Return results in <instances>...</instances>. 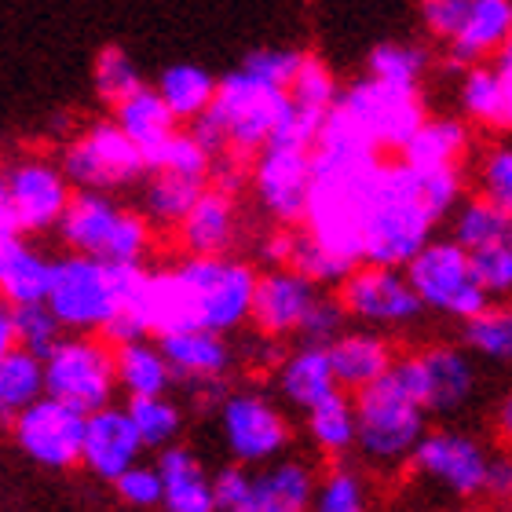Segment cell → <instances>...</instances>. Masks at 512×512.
Returning a JSON list of instances; mask_svg holds the SVG:
<instances>
[{"label":"cell","instance_id":"6da1fadb","mask_svg":"<svg viewBox=\"0 0 512 512\" xmlns=\"http://www.w3.org/2000/svg\"><path fill=\"white\" fill-rule=\"evenodd\" d=\"M439 216L428 205L425 172L414 161H384L377 172L370 209L363 224V260L366 264L406 267L432 242Z\"/></svg>","mask_w":512,"mask_h":512},{"label":"cell","instance_id":"7a4b0ae2","mask_svg":"<svg viewBox=\"0 0 512 512\" xmlns=\"http://www.w3.org/2000/svg\"><path fill=\"white\" fill-rule=\"evenodd\" d=\"M355 414H359L355 447L381 469H395L410 461L417 443L425 439V403L395 377V370L355 392Z\"/></svg>","mask_w":512,"mask_h":512},{"label":"cell","instance_id":"3957f363","mask_svg":"<svg viewBox=\"0 0 512 512\" xmlns=\"http://www.w3.org/2000/svg\"><path fill=\"white\" fill-rule=\"evenodd\" d=\"M59 238L70 246V253L139 264L150 253L154 224L143 216V209H125L107 191H77L59 224Z\"/></svg>","mask_w":512,"mask_h":512},{"label":"cell","instance_id":"277c9868","mask_svg":"<svg viewBox=\"0 0 512 512\" xmlns=\"http://www.w3.org/2000/svg\"><path fill=\"white\" fill-rule=\"evenodd\" d=\"M74 183L63 165L44 158H19L4 169L0 183V238L41 235L63 224L74 202Z\"/></svg>","mask_w":512,"mask_h":512},{"label":"cell","instance_id":"5b68a950","mask_svg":"<svg viewBox=\"0 0 512 512\" xmlns=\"http://www.w3.org/2000/svg\"><path fill=\"white\" fill-rule=\"evenodd\" d=\"M289 88L271 85L264 77L249 74L246 66L227 74L216 88L209 114L220 121L227 136V150L238 154H260L278 136V128L289 118Z\"/></svg>","mask_w":512,"mask_h":512},{"label":"cell","instance_id":"8992f818","mask_svg":"<svg viewBox=\"0 0 512 512\" xmlns=\"http://www.w3.org/2000/svg\"><path fill=\"white\" fill-rule=\"evenodd\" d=\"M191 286L194 300V326H209V330L231 333L246 319H253L256 300V275L253 267L231 256H198L187 253L176 264Z\"/></svg>","mask_w":512,"mask_h":512},{"label":"cell","instance_id":"52a82bcc","mask_svg":"<svg viewBox=\"0 0 512 512\" xmlns=\"http://www.w3.org/2000/svg\"><path fill=\"white\" fill-rule=\"evenodd\" d=\"M406 275L421 293L428 311L450 315V319H472L487 308V289L476 278L472 249H465L458 238H432L421 253L406 264Z\"/></svg>","mask_w":512,"mask_h":512},{"label":"cell","instance_id":"ba28073f","mask_svg":"<svg viewBox=\"0 0 512 512\" xmlns=\"http://www.w3.org/2000/svg\"><path fill=\"white\" fill-rule=\"evenodd\" d=\"M63 172L70 176L77 191H121L128 183H136L143 172H150L147 154L136 139L128 136L118 121H96L81 136L66 143Z\"/></svg>","mask_w":512,"mask_h":512},{"label":"cell","instance_id":"9c48e42d","mask_svg":"<svg viewBox=\"0 0 512 512\" xmlns=\"http://www.w3.org/2000/svg\"><path fill=\"white\" fill-rule=\"evenodd\" d=\"M107 341V337H103ZM103 341H92L85 333L63 337L52 352L44 355L48 395H59L77 410H103L118 392V352H110Z\"/></svg>","mask_w":512,"mask_h":512},{"label":"cell","instance_id":"30bf717a","mask_svg":"<svg viewBox=\"0 0 512 512\" xmlns=\"http://www.w3.org/2000/svg\"><path fill=\"white\" fill-rule=\"evenodd\" d=\"M85 428L88 414L66 403L59 395L44 392L37 403L11 417V439L15 447L41 469L63 472L81 461L85 454Z\"/></svg>","mask_w":512,"mask_h":512},{"label":"cell","instance_id":"8fae6325","mask_svg":"<svg viewBox=\"0 0 512 512\" xmlns=\"http://www.w3.org/2000/svg\"><path fill=\"white\" fill-rule=\"evenodd\" d=\"M311 169H315V147L275 139L267 143L253 161V191L267 216H275L282 227H297L308 216Z\"/></svg>","mask_w":512,"mask_h":512},{"label":"cell","instance_id":"7c38bea8","mask_svg":"<svg viewBox=\"0 0 512 512\" xmlns=\"http://www.w3.org/2000/svg\"><path fill=\"white\" fill-rule=\"evenodd\" d=\"M341 304L348 319L370 322V326H410L421 319L425 300L414 289L406 267L392 264H359L341 282Z\"/></svg>","mask_w":512,"mask_h":512},{"label":"cell","instance_id":"4fadbf2b","mask_svg":"<svg viewBox=\"0 0 512 512\" xmlns=\"http://www.w3.org/2000/svg\"><path fill=\"white\" fill-rule=\"evenodd\" d=\"M341 103L352 110L359 125L374 136L381 150H403L414 132L425 125V103L414 85H392L381 77H363L341 96Z\"/></svg>","mask_w":512,"mask_h":512},{"label":"cell","instance_id":"5bb4252c","mask_svg":"<svg viewBox=\"0 0 512 512\" xmlns=\"http://www.w3.org/2000/svg\"><path fill=\"white\" fill-rule=\"evenodd\" d=\"M410 469L454 498H476V494H487L491 454L487 447H480V439L465 432H425L410 458Z\"/></svg>","mask_w":512,"mask_h":512},{"label":"cell","instance_id":"9a60e30c","mask_svg":"<svg viewBox=\"0 0 512 512\" xmlns=\"http://www.w3.org/2000/svg\"><path fill=\"white\" fill-rule=\"evenodd\" d=\"M220 432L231 458L242 465H271L289 447V425L282 410L256 392L227 395L220 406Z\"/></svg>","mask_w":512,"mask_h":512},{"label":"cell","instance_id":"2e32d148","mask_svg":"<svg viewBox=\"0 0 512 512\" xmlns=\"http://www.w3.org/2000/svg\"><path fill=\"white\" fill-rule=\"evenodd\" d=\"M392 370L425 403L428 414H450V410H458L472 395V384H476L469 355L450 348V344H436V348L414 352L406 355V359H395Z\"/></svg>","mask_w":512,"mask_h":512},{"label":"cell","instance_id":"e0dca14e","mask_svg":"<svg viewBox=\"0 0 512 512\" xmlns=\"http://www.w3.org/2000/svg\"><path fill=\"white\" fill-rule=\"evenodd\" d=\"M319 282H311L308 275H300L293 267H271L267 275L256 282V300H253V326L264 337H289L300 333L308 311L319 300Z\"/></svg>","mask_w":512,"mask_h":512},{"label":"cell","instance_id":"ac0fdd59","mask_svg":"<svg viewBox=\"0 0 512 512\" xmlns=\"http://www.w3.org/2000/svg\"><path fill=\"white\" fill-rule=\"evenodd\" d=\"M143 439H139L136 425H132V414L128 406H103V410H92L88 414L85 428V454H81V465H85L96 480L114 483L121 472H128L143 454Z\"/></svg>","mask_w":512,"mask_h":512},{"label":"cell","instance_id":"d6986e66","mask_svg":"<svg viewBox=\"0 0 512 512\" xmlns=\"http://www.w3.org/2000/svg\"><path fill=\"white\" fill-rule=\"evenodd\" d=\"M158 344L161 352H165V359H169L172 374L180 377V381L213 384L231 366L227 333L209 330V326H187V330L158 333Z\"/></svg>","mask_w":512,"mask_h":512},{"label":"cell","instance_id":"ffe728a7","mask_svg":"<svg viewBox=\"0 0 512 512\" xmlns=\"http://www.w3.org/2000/svg\"><path fill=\"white\" fill-rule=\"evenodd\" d=\"M512 41V0H469L461 30L447 41L450 63L476 66Z\"/></svg>","mask_w":512,"mask_h":512},{"label":"cell","instance_id":"44dd1931","mask_svg":"<svg viewBox=\"0 0 512 512\" xmlns=\"http://www.w3.org/2000/svg\"><path fill=\"white\" fill-rule=\"evenodd\" d=\"M337 388H341V381H337V370H333L330 344L304 341L278 366V392L286 395V403L297 406V410H311Z\"/></svg>","mask_w":512,"mask_h":512},{"label":"cell","instance_id":"7402d4cb","mask_svg":"<svg viewBox=\"0 0 512 512\" xmlns=\"http://www.w3.org/2000/svg\"><path fill=\"white\" fill-rule=\"evenodd\" d=\"M235 235H238L235 202H231V191H224V187L202 191V198L194 202V209L180 224L183 249L198 256H224L227 249L235 246Z\"/></svg>","mask_w":512,"mask_h":512},{"label":"cell","instance_id":"603a6c76","mask_svg":"<svg viewBox=\"0 0 512 512\" xmlns=\"http://www.w3.org/2000/svg\"><path fill=\"white\" fill-rule=\"evenodd\" d=\"M158 472L165 480V509L169 512H216L213 480L187 447H172V443L161 447Z\"/></svg>","mask_w":512,"mask_h":512},{"label":"cell","instance_id":"cb8c5ba5","mask_svg":"<svg viewBox=\"0 0 512 512\" xmlns=\"http://www.w3.org/2000/svg\"><path fill=\"white\" fill-rule=\"evenodd\" d=\"M315 472L304 461H271L253 472V512H304L315 505Z\"/></svg>","mask_w":512,"mask_h":512},{"label":"cell","instance_id":"d4e9b609","mask_svg":"<svg viewBox=\"0 0 512 512\" xmlns=\"http://www.w3.org/2000/svg\"><path fill=\"white\" fill-rule=\"evenodd\" d=\"M55 260L41 256L19 238H0V293L8 304H37L48 300Z\"/></svg>","mask_w":512,"mask_h":512},{"label":"cell","instance_id":"484cf974","mask_svg":"<svg viewBox=\"0 0 512 512\" xmlns=\"http://www.w3.org/2000/svg\"><path fill=\"white\" fill-rule=\"evenodd\" d=\"M330 359H333V370H337L341 388H352V392L381 381L395 366L392 348H388V341L377 337V333H341V337L330 344Z\"/></svg>","mask_w":512,"mask_h":512},{"label":"cell","instance_id":"4316f807","mask_svg":"<svg viewBox=\"0 0 512 512\" xmlns=\"http://www.w3.org/2000/svg\"><path fill=\"white\" fill-rule=\"evenodd\" d=\"M114 121L136 139L147 158L176 132V125H180V118H176L172 107L165 103V96H161L158 88H147V85L139 88V92H132L128 99H121L118 107H114Z\"/></svg>","mask_w":512,"mask_h":512},{"label":"cell","instance_id":"83f0119b","mask_svg":"<svg viewBox=\"0 0 512 512\" xmlns=\"http://www.w3.org/2000/svg\"><path fill=\"white\" fill-rule=\"evenodd\" d=\"M202 180L180 176V172H154L143 187V216L158 231H180L194 202L202 198Z\"/></svg>","mask_w":512,"mask_h":512},{"label":"cell","instance_id":"f1b7e54d","mask_svg":"<svg viewBox=\"0 0 512 512\" xmlns=\"http://www.w3.org/2000/svg\"><path fill=\"white\" fill-rule=\"evenodd\" d=\"M465 154H469V128L454 118H425V125L403 147V158L421 169H461Z\"/></svg>","mask_w":512,"mask_h":512},{"label":"cell","instance_id":"f546056e","mask_svg":"<svg viewBox=\"0 0 512 512\" xmlns=\"http://www.w3.org/2000/svg\"><path fill=\"white\" fill-rule=\"evenodd\" d=\"M48 392V374H44V359L30 348H4L0 352V410L15 417L30 403H37Z\"/></svg>","mask_w":512,"mask_h":512},{"label":"cell","instance_id":"4dcf8cb0","mask_svg":"<svg viewBox=\"0 0 512 512\" xmlns=\"http://www.w3.org/2000/svg\"><path fill=\"white\" fill-rule=\"evenodd\" d=\"M172 366L161 344L139 341L118 344V384L128 395H165L172 384Z\"/></svg>","mask_w":512,"mask_h":512},{"label":"cell","instance_id":"1f68e13d","mask_svg":"<svg viewBox=\"0 0 512 512\" xmlns=\"http://www.w3.org/2000/svg\"><path fill=\"white\" fill-rule=\"evenodd\" d=\"M216 88H220V81H213L209 70L194 63H176L169 70H161L158 77V92L165 96V103L180 121H194L198 114L213 107Z\"/></svg>","mask_w":512,"mask_h":512},{"label":"cell","instance_id":"d6a6232c","mask_svg":"<svg viewBox=\"0 0 512 512\" xmlns=\"http://www.w3.org/2000/svg\"><path fill=\"white\" fill-rule=\"evenodd\" d=\"M308 432L311 443L326 454H344L348 447L359 443V414H355V399L337 388L333 395H326L322 403H315L308 410Z\"/></svg>","mask_w":512,"mask_h":512},{"label":"cell","instance_id":"836d02e7","mask_svg":"<svg viewBox=\"0 0 512 512\" xmlns=\"http://www.w3.org/2000/svg\"><path fill=\"white\" fill-rule=\"evenodd\" d=\"M512 235V213H505L502 205L491 202L487 194L472 198V202L454 209V231L450 238H458L465 249H483L494 242H505Z\"/></svg>","mask_w":512,"mask_h":512},{"label":"cell","instance_id":"e575fe53","mask_svg":"<svg viewBox=\"0 0 512 512\" xmlns=\"http://www.w3.org/2000/svg\"><path fill=\"white\" fill-rule=\"evenodd\" d=\"M289 99H293L297 114L322 125L326 114L341 103V88H337V77H333L330 66L322 63V59H315V55H304V63H300L297 77L289 85Z\"/></svg>","mask_w":512,"mask_h":512},{"label":"cell","instance_id":"d590c367","mask_svg":"<svg viewBox=\"0 0 512 512\" xmlns=\"http://www.w3.org/2000/svg\"><path fill=\"white\" fill-rule=\"evenodd\" d=\"M461 337L472 355L512 363V304H487L480 315L465 319Z\"/></svg>","mask_w":512,"mask_h":512},{"label":"cell","instance_id":"8d00e7d4","mask_svg":"<svg viewBox=\"0 0 512 512\" xmlns=\"http://www.w3.org/2000/svg\"><path fill=\"white\" fill-rule=\"evenodd\" d=\"M213 161H216L213 150L205 147L202 139L187 128V132H172V136L150 154L147 165H150V172H180V176L205 180V176L213 172Z\"/></svg>","mask_w":512,"mask_h":512},{"label":"cell","instance_id":"74e56055","mask_svg":"<svg viewBox=\"0 0 512 512\" xmlns=\"http://www.w3.org/2000/svg\"><path fill=\"white\" fill-rule=\"evenodd\" d=\"M289 267H293V271H300V275H308L311 282H319V286L344 282V278L355 271V264H348V260L333 253L326 242H319L308 227L293 231V253H289Z\"/></svg>","mask_w":512,"mask_h":512},{"label":"cell","instance_id":"f35d334b","mask_svg":"<svg viewBox=\"0 0 512 512\" xmlns=\"http://www.w3.org/2000/svg\"><path fill=\"white\" fill-rule=\"evenodd\" d=\"M128 414L136 425L143 447H169L180 436V410L165 395H128Z\"/></svg>","mask_w":512,"mask_h":512},{"label":"cell","instance_id":"ab89813d","mask_svg":"<svg viewBox=\"0 0 512 512\" xmlns=\"http://www.w3.org/2000/svg\"><path fill=\"white\" fill-rule=\"evenodd\" d=\"M461 110L469 114L476 125L498 128V110H502V85H498V70L494 66H469L458 88Z\"/></svg>","mask_w":512,"mask_h":512},{"label":"cell","instance_id":"60d3db41","mask_svg":"<svg viewBox=\"0 0 512 512\" xmlns=\"http://www.w3.org/2000/svg\"><path fill=\"white\" fill-rule=\"evenodd\" d=\"M366 66H370V74L381 77V81H392V85H414L425 77L428 70V52L425 48H417V44H377L374 52H370V59H366Z\"/></svg>","mask_w":512,"mask_h":512},{"label":"cell","instance_id":"b9f144b4","mask_svg":"<svg viewBox=\"0 0 512 512\" xmlns=\"http://www.w3.org/2000/svg\"><path fill=\"white\" fill-rule=\"evenodd\" d=\"M11 319H15V330H19V344L30 348L44 359L55 344L63 341V322L48 308V300H37V304H11Z\"/></svg>","mask_w":512,"mask_h":512},{"label":"cell","instance_id":"7bdbcfd3","mask_svg":"<svg viewBox=\"0 0 512 512\" xmlns=\"http://www.w3.org/2000/svg\"><path fill=\"white\" fill-rule=\"evenodd\" d=\"M92 85H96L99 99H107L110 107H118L121 99H128L132 92L143 88L136 63L128 59V52L121 48H103L96 55V70H92Z\"/></svg>","mask_w":512,"mask_h":512},{"label":"cell","instance_id":"ee69618b","mask_svg":"<svg viewBox=\"0 0 512 512\" xmlns=\"http://www.w3.org/2000/svg\"><path fill=\"white\" fill-rule=\"evenodd\" d=\"M366 505H370V491L359 472L337 465L319 480V491H315L319 512H363Z\"/></svg>","mask_w":512,"mask_h":512},{"label":"cell","instance_id":"f6af8a7d","mask_svg":"<svg viewBox=\"0 0 512 512\" xmlns=\"http://www.w3.org/2000/svg\"><path fill=\"white\" fill-rule=\"evenodd\" d=\"M472 267L480 286L491 300H512V242H494V246L472 249Z\"/></svg>","mask_w":512,"mask_h":512},{"label":"cell","instance_id":"bcb514c9","mask_svg":"<svg viewBox=\"0 0 512 512\" xmlns=\"http://www.w3.org/2000/svg\"><path fill=\"white\" fill-rule=\"evenodd\" d=\"M114 491L125 505L132 509H154V505H165V480H161L158 465H132L128 472H121L114 480Z\"/></svg>","mask_w":512,"mask_h":512},{"label":"cell","instance_id":"7dc6e473","mask_svg":"<svg viewBox=\"0 0 512 512\" xmlns=\"http://www.w3.org/2000/svg\"><path fill=\"white\" fill-rule=\"evenodd\" d=\"M480 194L512 213V147H494L480 161Z\"/></svg>","mask_w":512,"mask_h":512},{"label":"cell","instance_id":"c3c4849f","mask_svg":"<svg viewBox=\"0 0 512 512\" xmlns=\"http://www.w3.org/2000/svg\"><path fill=\"white\" fill-rule=\"evenodd\" d=\"M213 491L220 512H253V472L242 461L224 472H216Z\"/></svg>","mask_w":512,"mask_h":512},{"label":"cell","instance_id":"681fc988","mask_svg":"<svg viewBox=\"0 0 512 512\" xmlns=\"http://www.w3.org/2000/svg\"><path fill=\"white\" fill-rule=\"evenodd\" d=\"M300 63H304V55L300 52H289V48H260V52H249L242 66H246L249 74L271 81V85L289 88L293 85V77H297Z\"/></svg>","mask_w":512,"mask_h":512},{"label":"cell","instance_id":"f907efd6","mask_svg":"<svg viewBox=\"0 0 512 512\" xmlns=\"http://www.w3.org/2000/svg\"><path fill=\"white\" fill-rule=\"evenodd\" d=\"M344 319H348V311H344L341 297L337 300L319 297L315 300V308L308 311L304 326H300V337H304L308 344H333L337 337H341Z\"/></svg>","mask_w":512,"mask_h":512},{"label":"cell","instance_id":"816d5d0a","mask_svg":"<svg viewBox=\"0 0 512 512\" xmlns=\"http://www.w3.org/2000/svg\"><path fill=\"white\" fill-rule=\"evenodd\" d=\"M465 11H469V0H421V22L439 41H450L461 30Z\"/></svg>","mask_w":512,"mask_h":512},{"label":"cell","instance_id":"f5cc1de1","mask_svg":"<svg viewBox=\"0 0 512 512\" xmlns=\"http://www.w3.org/2000/svg\"><path fill=\"white\" fill-rule=\"evenodd\" d=\"M494 70H498V85H502V110H498V128L512 132V41L505 44L498 59H494Z\"/></svg>","mask_w":512,"mask_h":512},{"label":"cell","instance_id":"db71d44e","mask_svg":"<svg viewBox=\"0 0 512 512\" xmlns=\"http://www.w3.org/2000/svg\"><path fill=\"white\" fill-rule=\"evenodd\" d=\"M487 494H491L494 502H509L512 505V454H498V458H491Z\"/></svg>","mask_w":512,"mask_h":512},{"label":"cell","instance_id":"11a10c76","mask_svg":"<svg viewBox=\"0 0 512 512\" xmlns=\"http://www.w3.org/2000/svg\"><path fill=\"white\" fill-rule=\"evenodd\" d=\"M289 253H293V231H275V235L264 238L260 256H264L271 267H289Z\"/></svg>","mask_w":512,"mask_h":512},{"label":"cell","instance_id":"9f6ffc18","mask_svg":"<svg viewBox=\"0 0 512 512\" xmlns=\"http://www.w3.org/2000/svg\"><path fill=\"white\" fill-rule=\"evenodd\" d=\"M19 344V330H15V319H11V308L0 315V352L4 348H15Z\"/></svg>","mask_w":512,"mask_h":512},{"label":"cell","instance_id":"6f0895ef","mask_svg":"<svg viewBox=\"0 0 512 512\" xmlns=\"http://www.w3.org/2000/svg\"><path fill=\"white\" fill-rule=\"evenodd\" d=\"M498 436H502V443L512 447V395L498 406Z\"/></svg>","mask_w":512,"mask_h":512},{"label":"cell","instance_id":"680465c9","mask_svg":"<svg viewBox=\"0 0 512 512\" xmlns=\"http://www.w3.org/2000/svg\"><path fill=\"white\" fill-rule=\"evenodd\" d=\"M509 242H512V235H509Z\"/></svg>","mask_w":512,"mask_h":512}]
</instances>
